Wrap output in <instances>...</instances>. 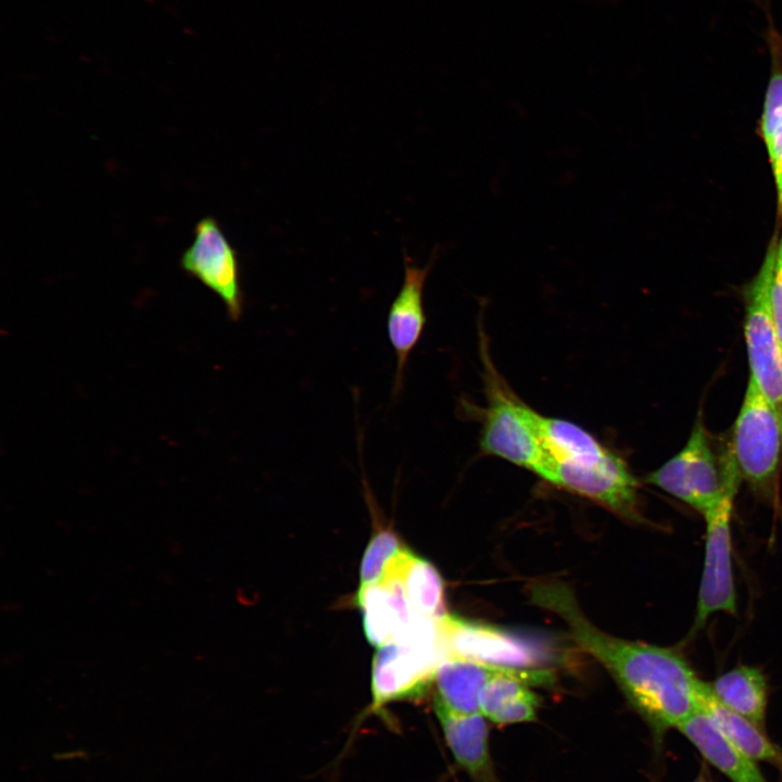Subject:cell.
I'll return each instance as SVG.
<instances>
[{
	"label": "cell",
	"mask_w": 782,
	"mask_h": 782,
	"mask_svg": "<svg viewBox=\"0 0 782 782\" xmlns=\"http://www.w3.org/2000/svg\"><path fill=\"white\" fill-rule=\"evenodd\" d=\"M546 461L538 476L619 517L643 522L639 483L627 463L580 426L541 415Z\"/></svg>",
	"instance_id": "cell-1"
},
{
	"label": "cell",
	"mask_w": 782,
	"mask_h": 782,
	"mask_svg": "<svg viewBox=\"0 0 782 782\" xmlns=\"http://www.w3.org/2000/svg\"><path fill=\"white\" fill-rule=\"evenodd\" d=\"M741 479L730 442L716 447L698 418L683 449L645 481L704 515L724 495L737 492Z\"/></svg>",
	"instance_id": "cell-2"
},
{
	"label": "cell",
	"mask_w": 782,
	"mask_h": 782,
	"mask_svg": "<svg viewBox=\"0 0 782 782\" xmlns=\"http://www.w3.org/2000/svg\"><path fill=\"white\" fill-rule=\"evenodd\" d=\"M445 657L439 619L417 616L402 633L380 645L374 656L370 711L422 695Z\"/></svg>",
	"instance_id": "cell-3"
},
{
	"label": "cell",
	"mask_w": 782,
	"mask_h": 782,
	"mask_svg": "<svg viewBox=\"0 0 782 782\" xmlns=\"http://www.w3.org/2000/svg\"><path fill=\"white\" fill-rule=\"evenodd\" d=\"M487 406L480 437L483 453L538 475L546 459L539 413L519 399L494 367L481 346Z\"/></svg>",
	"instance_id": "cell-4"
},
{
	"label": "cell",
	"mask_w": 782,
	"mask_h": 782,
	"mask_svg": "<svg viewBox=\"0 0 782 782\" xmlns=\"http://www.w3.org/2000/svg\"><path fill=\"white\" fill-rule=\"evenodd\" d=\"M730 446L742 479L759 495L774 500L782 467V428L772 405L751 376Z\"/></svg>",
	"instance_id": "cell-5"
},
{
	"label": "cell",
	"mask_w": 782,
	"mask_h": 782,
	"mask_svg": "<svg viewBox=\"0 0 782 782\" xmlns=\"http://www.w3.org/2000/svg\"><path fill=\"white\" fill-rule=\"evenodd\" d=\"M777 245L774 234L756 276L744 288V336L749 376L772 405L782 428V345L770 302Z\"/></svg>",
	"instance_id": "cell-6"
},
{
	"label": "cell",
	"mask_w": 782,
	"mask_h": 782,
	"mask_svg": "<svg viewBox=\"0 0 782 782\" xmlns=\"http://www.w3.org/2000/svg\"><path fill=\"white\" fill-rule=\"evenodd\" d=\"M439 629L446 657L510 668H538L546 651L537 642L495 626L445 615Z\"/></svg>",
	"instance_id": "cell-7"
},
{
	"label": "cell",
	"mask_w": 782,
	"mask_h": 782,
	"mask_svg": "<svg viewBox=\"0 0 782 782\" xmlns=\"http://www.w3.org/2000/svg\"><path fill=\"white\" fill-rule=\"evenodd\" d=\"M735 494L728 493L703 515L706 522L704 566L692 633L702 629L712 614H736L731 539Z\"/></svg>",
	"instance_id": "cell-8"
},
{
	"label": "cell",
	"mask_w": 782,
	"mask_h": 782,
	"mask_svg": "<svg viewBox=\"0 0 782 782\" xmlns=\"http://www.w3.org/2000/svg\"><path fill=\"white\" fill-rule=\"evenodd\" d=\"M180 266L222 300L230 319L241 317L243 294L238 254L214 217L206 216L197 223Z\"/></svg>",
	"instance_id": "cell-9"
},
{
	"label": "cell",
	"mask_w": 782,
	"mask_h": 782,
	"mask_svg": "<svg viewBox=\"0 0 782 782\" xmlns=\"http://www.w3.org/2000/svg\"><path fill=\"white\" fill-rule=\"evenodd\" d=\"M430 264L420 267L405 255L403 283L388 312L387 333L395 354L396 365L393 393H398L402 388L409 355L426 325L424 288Z\"/></svg>",
	"instance_id": "cell-10"
},
{
	"label": "cell",
	"mask_w": 782,
	"mask_h": 782,
	"mask_svg": "<svg viewBox=\"0 0 782 782\" xmlns=\"http://www.w3.org/2000/svg\"><path fill=\"white\" fill-rule=\"evenodd\" d=\"M554 676L539 668L504 667L485 685L480 711L490 721L506 726L537 719L539 698L532 685H547Z\"/></svg>",
	"instance_id": "cell-11"
},
{
	"label": "cell",
	"mask_w": 782,
	"mask_h": 782,
	"mask_svg": "<svg viewBox=\"0 0 782 782\" xmlns=\"http://www.w3.org/2000/svg\"><path fill=\"white\" fill-rule=\"evenodd\" d=\"M356 603L363 615L366 639L376 646L398 636L418 616L395 577H384L377 583L360 586Z\"/></svg>",
	"instance_id": "cell-12"
},
{
	"label": "cell",
	"mask_w": 782,
	"mask_h": 782,
	"mask_svg": "<svg viewBox=\"0 0 782 782\" xmlns=\"http://www.w3.org/2000/svg\"><path fill=\"white\" fill-rule=\"evenodd\" d=\"M504 667L447 656L438 665L433 681L434 709L457 715L480 711V699L488 682Z\"/></svg>",
	"instance_id": "cell-13"
},
{
	"label": "cell",
	"mask_w": 782,
	"mask_h": 782,
	"mask_svg": "<svg viewBox=\"0 0 782 782\" xmlns=\"http://www.w3.org/2000/svg\"><path fill=\"white\" fill-rule=\"evenodd\" d=\"M456 764L477 782H496L490 755L489 727L481 714L457 715L434 709Z\"/></svg>",
	"instance_id": "cell-14"
},
{
	"label": "cell",
	"mask_w": 782,
	"mask_h": 782,
	"mask_svg": "<svg viewBox=\"0 0 782 782\" xmlns=\"http://www.w3.org/2000/svg\"><path fill=\"white\" fill-rule=\"evenodd\" d=\"M678 730L731 782H768L756 760L732 744L702 708Z\"/></svg>",
	"instance_id": "cell-15"
},
{
	"label": "cell",
	"mask_w": 782,
	"mask_h": 782,
	"mask_svg": "<svg viewBox=\"0 0 782 782\" xmlns=\"http://www.w3.org/2000/svg\"><path fill=\"white\" fill-rule=\"evenodd\" d=\"M384 577H395L401 581L407 600L418 616L441 619L446 615L443 580L427 559L406 547L392 562Z\"/></svg>",
	"instance_id": "cell-16"
},
{
	"label": "cell",
	"mask_w": 782,
	"mask_h": 782,
	"mask_svg": "<svg viewBox=\"0 0 782 782\" xmlns=\"http://www.w3.org/2000/svg\"><path fill=\"white\" fill-rule=\"evenodd\" d=\"M716 699L728 709L764 729L768 705V684L764 672L741 665L709 683Z\"/></svg>",
	"instance_id": "cell-17"
},
{
	"label": "cell",
	"mask_w": 782,
	"mask_h": 782,
	"mask_svg": "<svg viewBox=\"0 0 782 782\" xmlns=\"http://www.w3.org/2000/svg\"><path fill=\"white\" fill-rule=\"evenodd\" d=\"M701 708L742 752L756 761H766L782 771V752L768 739L764 729L719 703L705 681L701 689Z\"/></svg>",
	"instance_id": "cell-18"
},
{
	"label": "cell",
	"mask_w": 782,
	"mask_h": 782,
	"mask_svg": "<svg viewBox=\"0 0 782 782\" xmlns=\"http://www.w3.org/2000/svg\"><path fill=\"white\" fill-rule=\"evenodd\" d=\"M406 548L391 529L378 531L369 541L360 567V586L379 582L392 562Z\"/></svg>",
	"instance_id": "cell-19"
},
{
	"label": "cell",
	"mask_w": 782,
	"mask_h": 782,
	"mask_svg": "<svg viewBox=\"0 0 782 782\" xmlns=\"http://www.w3.org/2000/svg\"><path fill=\"white\" fill-rule=\"evenodd\" d=\"M773 320L782 345V230L778 238L777 255L770 289Z\"/></svg>",
	"instance_id": "cell-20"
},
{
	"label": "cell",
	"mask_w": 782,
	"mask_h": 782,
	"mask_svg": "<svg viewBox=\"0 0 782 782\" xmlns=\"http://www.w3.org/2000/svg\"><path fill=\"white\" fill-rule=\"evenodd\" d=\"M775 184L778 207L782 218V123L779 126L770 147L767 149Z\"/></svg>",
	"instance_id": "cell-21"
},
{
	"label": "cell",
	"mask_w": 782,
	"mask_h": 782,
	"mask_svg": "<svg viewBox=\"0 0 782 782\" xmlns=\"http://www.w3.org/2000/svg\"><path fill=\"white\" fill-rule=\"evenodd\" d=\"M80 757H84V758H85V757H86V753H84V752H81V751H78V752H77V751H72V752L61 753V754L58 756V758H59V759H62V760H64V759L80 758Z\"/></svg>",
	"instance_id": "cell-22"
},
{
	"label": "cell",
	"mask_w": 782,
	"mask_h": 782,
	"mask_svg": "<svg viewBox=\"0 0 782 782\" xmlns=\"http://www.w3.org/2000/svg\"><path fill=\"white\" fill-rule=\"evenodd\" d=\"M695 782H707V781L704 780V779H702V780H697V781H695Z\"/></svg>",
	"instance_id": "cell-23"
}]
</instances>
